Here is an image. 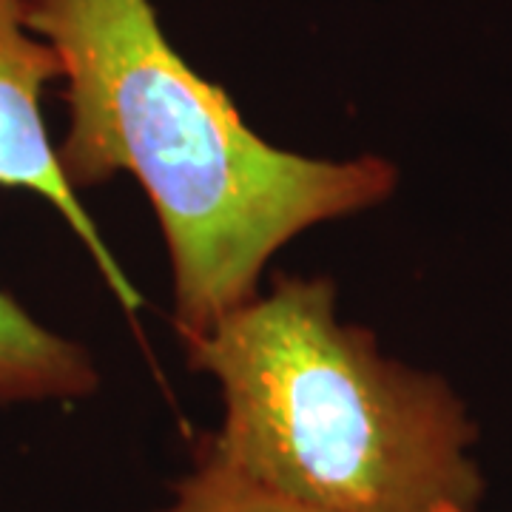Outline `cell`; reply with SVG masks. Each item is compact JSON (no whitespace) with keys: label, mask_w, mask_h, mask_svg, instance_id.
<instances>
[{"label":"cell","mask_w":512,"mask_h":512,"mask_svg":"<svg viewBox=\"0 0 512 512\" xmlns=\"http://www.w3.org/2000/svg\"><path fill=\"white\" fill-rule=\"evenodd\" d=\"M26 23L66 86L60 174L77 194L117 174L146 191L183 339L251 302L271 256L302 231L396 191L384 157L316 160L262 140L225 89L185 63L151 0H26Z\"/></svg>","instance_id":"6da1fadb"},{"label":"cell","mask_w":512,"mask_h":512,"mask_svg":"<svg viewBox=\"0 0 512 512\" xmlns=\"http://www.w3.org/2000/svg\"><path fill=\"white\" fill-rule=\"evenodd\" d=\"M183 342L222 396L197 458L328 512H476L484 476L467 404L339 322L325 276L279 274Z\"/></svg>","instance_id":"7a4b0ae2"},{"label":"cell","mask_w":512,"mask_h":512,"mask_svg":"<svg viewBox=\"0 0 512 512\" xmlns=\"http://www.w3.org/2000/svg\"><path fill=\"white\" fill-rule=\"evenodd\" d=\"M60 80V63L46 40L26 23V0H0V188L37 194L83 242L111 296L126 313L143 308V293L111 254L80 194L57 165L43 120V92Z\"/></svg>","instance_id":"3957f363"},{"label":"cell","mask_w":512,"mask_h":512,"mask_svg":"<svg viewBox=\"0 0 512 512\" xmlns=\"http://www.w3.org/2000/svg\"><path fill=\"white\" fill-rule=\"evenodd\" d=\"M100 384L89 350L60 336L0 291V407L74 402Z\"/></svg>","instance_id":"277c9868"},{"label":"cell","mask_w":512,"mask_h":512,"mask_svg":"<svg viewBox=\"0 0 512 512\" xmlns=\"http://www.w3.org/2000/svg\"><path fill=\"white\" fill-rule=\"evenodd\" d=\"M154 512H328L279 495L217 461L197 458V470L174 487V501Z\"/></svg>","instance_id":"5b68a950"},{"label":"cell","mask_w":512,"mask_h":512,"mask_svg":"<svg viewBox=\"0 0 512 512\" xmlns=\"http://www.w3.org/2000/svg\"><path fill=\"white\" fill-rule=\"evenodd\" d=\"M439 512H464V510H458V507H441Z\"/></svg>","instance_id":"8992f818"}]
</instances>
